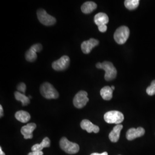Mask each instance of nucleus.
<instances>
[{"instance_id": "13", "label": "nucleus", "mask_w": 155, "mask_h": 155, "mask_svg": "<svg viewBox=\"0 0 155 155\" xmlns=\"http://www.w3.org/2000/svg\"><path fill=\"white\" fill-rule=\"evenodd\" d=\"M123 128L122 125H116L109 134V138L112 143H116L120 139V133Z\"/></svg>"}, {"instance_id": "16", "label": "nucleus", "mask_w": 155, "mask_h": 155, "mask_svg": "<svg viewBox=\"0 0 155 155\" xmlns=\"http://www.w3.org/2000/svg\"><path fill=\"white\" fill-rule=\"evenodd\" d=\"M15 118L18 121L22 123L28 122L31 119V116L29 113L25 111H18L15 114Z\"/></svg>"}, {"instance_id": "17", "label": "nucleus", "mask_w": 155, "mask_h": 155, "mask_svg": "<svg viewBox=\"0 0 155 155\" xmlns=\"http://www.w3.org/2000/svg\"><path fill=\"white\" fill-rule=\"evenodd\" d=\"M50 140L48 137H45L40 144H35L32 147V151H42L45 148L50 147Z\"/></svg>"}, {"instance_id": "4", "label": "nucleus", "mask_w": 155, "mask_h": 155, "mask_svg": "<svg viewBox=\"0 0 155 155\" xmlns=\"http://www.w3.org/2000/svg\"><path fill=\"white\" fill-rule=\"evenodd\" d=\"M104 120L108 124H115L118 125L124 120V114L118 111L113 110L106 113L104 115Z\"/></svg>"}, {"instance_id": "8", "label": "nucleus", "mask_w": 155, "mask_h": 155, "mask_svg": "<svg viewBox=\"0 0 155 155\" xmlns=\"http://www.w3.org/2000/svg\"><path fill=\"white\" fill-rule=\"evenodd\" d=\"M70 62V59L68 56H63L59 59L54 61L52 64V67L55 71H64L69 66Z\"/></svg>"}, {"instance_id": "14", "label": "nucleus", "mask_w": 155, "mask_h": 155, "mask_svg": "<svg viewBox=\"0 0 155 155\" xmlns=\"http://www.w3.org/2000/svg\"><path fill=\"white\" fill-rule=\"evenodd\" d=\"M109 17L104 13H98L94 17V22L97 26L106 25L109 22Z\"/></svg>"}, {"instance_id": "9", "label": "nucleus", "mask_w": 155, "mask_h": 155, "mask_svg": "<svg viewBox=\"0 0 155 155\" xmlns=\"http://www.w3.org/2000/svg\"><path fill=\"white\" fill-rule=\"evenodd\" d=\"M145 129L143 127H139L137 128H130L127 132L126 137L128 140L131 141L134 139L140 137L145 134Z\"/></svg>"}, {"instance_id": "15", "label": "nucleus", "mask_w": 155, "mask_h": 155, "mask_svg": "<svg viewBox=\"0 0 155 155\" xmlns=\"http://www.w3.org/2000/svg\"><path fill=\"white\" fill-rule=\"evenodd\" d=\"M97 5L93 1H87L81 6V10L83 13L89 14L96 9Z\"/></svg>"}, {"instance_id": "27", "label": "nucleus", "mask_w": 155, "mask_h": 155, "mask_svg": "<svg viewBox=\"0 0 155 155\" xmlns=\"http://www.w3.org/2000/svg\"><path fill=\"white\" fill-rule=\"evenodd\" d=\"M90 155H108L107 152H104L102 153H91Z\"/></svg>"}, {"instance_id": "25", "label": "nucleus", "mask_w": 155, "mask_h": 155, "mask_svg": "<svg viewBox=\"0 0 155 155\" xmlns=\"http://www.w3.org/2000/svg\"><path fill=\"white\" fill-rule=\"evenodd\" d=\"M98 28L101 32H105L107 29L106 25H102L98 26Z\"/></svg>"}, {"instance_id": "2", "label": "nucleus", "mask_w": 155, "mask_h": 155, "mask_svg": "<svg viewBox=\"0 0 155 155\" xmlns=\"http://www.w3.org/2000/svg\"><path fill=\"white\" fill-rule=\"evenodd\" d=\"M40 93L43 97L48 100L56 99L59 97V93L55 88L48 82L43 83L40 88Z\"/></svg>"}, {"instance_id": "23", "label": "nucleus", "mask_w": 155, "mask_h": 155, "mask_svg": "<svg viewBox=\"0 0 155 155\" xmlns=\"http://www.w3.org/2000/svg\"><path fill=\"white\" fill-rule=\"evenodd\" d=\"M17 89L18 91L21 93L22 94H24L26 91V84L25 83H20L17 86Z\"/></svg>"}, {"instance_id": "7", "label": "nucleus", "mask_w": 155, "mask_h": 155, "mask_svg": "<svg viewBox=\"0 0 155 155\" xmlns=\"http://www.w3.org/2000/svg\"><path fill=\"white\" fill-rule=\"evenodd\" d=\"M87 95V93L85 91L82 90L79 91L75 95L73 100V104L75 107L78 109H81L86 105L89 101Z\"/></svg>"}, {"instance_id": "10", "label": "nucleus", "mask_w": 155, "mask_h": 155, "mask_svg": "<svg viewBox=\"0 0 155 155\" xmlns=\"http://www.w3.org/2000/svg\"><path fill=\"white\" fill-rule=\"evenodd\" d=\"M99 43L100 42L98 40L91 38L89 40L83 41L81 45V49L84 54H88L93 48L99 45Z\"/></svg>"}, {"instance_id": "18", "label": "nucleus", "mask_w": 155, "mask_h": 155, "mask_svg": "<svg viewBox=\"0 0 155 155\" xmlns=\"http://www.w3.org/2000/svg\"><path fill=\"white\" fill-rule=\"evenodd\" d=\"M113 90L109 86H105L101 90L100 94L102 98L106 101H109L113 97Z\"/></svg>"}, {"instance_id": "29", "label": "nucleus", "mask_w": 155, "mask_h": 155, "mask_svg": "<svg viewBox=\"0 0 155 155\" xmlns=\"http://www.w3.org/2000/svg\"><path fill=\"white\" fill-rule=\"evenodd\" d=\"M0 155H5V153L2 151V148H1V147L0 148Z\"/></svg>"}, {"instance_id": "28", "label": "nucleus", "mask_w": 155, "mask_h": 155, "mask_svg": "<svg viewBox=\"0 0 155 155\" xmlns=\"http://www.w3.org/2000/svg\"><path fill=\"white\" fill-rule=\"evenodd\" d=\"M3 113H4L3 107H2V105H0V116H1V117H2L3 116V115H4Z\"/></svg>"}, {"instance_id": "12", "label": "nucleus", "mask_w": 155, "mask_h": 155, "mask_svg": "<svg viewBox=\"0 0 155 155\" xmlns=\"http://www.w3.org/2000/svg\"><path fill=\"white\" fill-rule=\"evenodd\" d=\"M81 127L83 130H86L89 133L91 132L97 133L100 132V127L93 124L88 120H82L81 122Z\"/></svg>"}, {"instance_id": "1", "label": "nucleus", "mask_w": 155, "mask_h": 155, "mask_svg": "<svg viewBox=\"0 0 155 155\" xmlns=\"http://www.w3.org/2000/svg\"><path fill=\"white\" fill-rule=\"evenodd\" d=\"M96 67L99 69H103L105 71V79L106 81H110L116 78L117 71L110 61H105L102 63L98 62L96 64Z\"/></svg>"}, {"instance_id": "24", "label": "nucleus", "mask_w": 155, "mask_h": 155, "mask_svg": "<svg viewBox=\"0 0 155 155\" xmlns=\"http://www.w3.org/2000/svg\"><path fill=\"white\" fill-rule=\"evenodd\" d=\"M31 48L32 49H33L36 52H39L43 49V46L40 43H37V44L32 45V47Z\"/></svg>"}, {"instance_id": "26", "label": "nucleus", "mask_w": 155, "mask_h": 155, "mask_svg": "<svg viewBox=\"0 0 155 155\" xmlns=\"http://www.w3.org/2000/svg\"><path fill=\"white\" fill-rule=\"evenodd\" d=\"M43 154L42 151H32L29 153L28 155H43Z\"/></svg>"}, {"instance_id": "11", "label": "nucleus", "mask_w": 155, "mask_h": 155, "mask_svg": "<svg viewBox=\"0 0 155 155\" xmlns=\"http://www.w3.org/2000/svg\"><path fill=\"white\" fill-rule=\"evenodd\" d=\"M36 127L35 123H29L24 126L21 129V133L24 136L25 139H31L33 138V132Z\"/></svg>"}, {"instance_id": "30", "label": "nucleus", "mask_w": 155, "mask_h": 155, "mask_svg": "<svg viewBox=\"0 0 155 155\" xmlns=\"http://www.w3.org/2000/svg\"><path fill=\"white\" fill-rule=\"evenodd\" d=\"M111 89H112V90H114V89H115V87H114V86H111Z\"/></svg>"}, {"instance_id": "21", "label": "nucleus", "mask_w": 155, "mask_h": 155, "mask_svg": "<svg viewBox=\"0 0 155 155\" xmlns=\"http://www.w3.org/2000/svg\"><path fill=\"white\" fill-rule=\"evenodd\" d=\"M25 57L27 61H29V62H33L36 60L38 56L36 54V52L33 49L30 48L25 52Z\"/></svg>"}, {"instance_id": "31", "label": "nucleus", "mask_w": 155, "mask_h": 155, "mask_svg": "<svg viewBox=\"0 0 155 155\" xmlns=\"http://www.w3.org/2000/svg\"><path fill=\"white\" fill-rule=\"evenodd\" d=\"M28 97H29V98H32V97H31V96H30V95H29Z\"/></svg>"}, {"instance_id": "19", "label": "nucleus", "mask_w": 155, "mask_h": 155, "mask_svg": "<svg viewBox=\"0 0 155 155\" xmlns=\"http://www.w3.org/2000/svg\"><path fill=\"white\" fill-rule=\"evenodd\" d=\"M15 97L17 101H20L22 103V105L27 106L30 103V100L28 97H27L24 94H22L19 91H16L15 93Z\"/></svg>"}, {"instance_id": "5", "label": "nucleus", "mask_w": 155, "mask_h": 155, "mask_svg": "<svg viewBox=\"0 0 155 155\" xmlns=\"http://www.w3.org/2000/svg\"><path fill=\"white\" fill-rule=\"evenodd\" d=\"M60 146L61 150L68 154H75L79 150L78 144L70 141L66 137L61 138L60 141Z\"/></svg>"}, {"instance_id": "3", "label": "nucleus", "mask_w": 155, "mask_h": 155, "mask_svg": "<svg viewBox=\"0 0 155 155\" xmlns=\"http://www.w3.org/2000/svg\"><path fill=\"white\" fill-rule=\"evenodd\" d=\"M130 35L129 29L127 26H121L117 29L114 35V39L118 45H123L126 43Z\"/></svg>"}, {"instance_id": "22", "label": "nucleus", "mask_w": 155, "mask_h": 155, "mask_svg": "<svg viewBox=\"0 0 155 155\" xmlns=\"http://www.w3.org/2000/svg\"><path fill=\"white\" fill-rule=\"evenodd\" d=\"M147 93L149 95H153L155 94V80L153 81L150 86L146 90Z\"/></svg>"}, {"instance_id": "20", "label": "nucleus", "mask_w": 155, "mask_h": 155, "mask_svg": "<svg viewBox=\"0 0 155 155\" xmlns=\"http://www.w3.org/2000/svg\"><path fill=\"white\" fill-rule=\"evenodd\" d=\"M139 0H126L124 2L125 6L130 11L136 9L139 6Z\"/></svg>"}, {"instance_id": "6", "label": "nucleus", "mask_w": 155, "mask_h": 155, "mask_svg": "<svg viewBox=\"0 0 155 155\" xmlns=\"http://www.w3.org/2000/svg\"><path fill=\"white\" fill-rule=\"evenodd\" d=\"M37 16L39 21L45 26L53 25L56 22L54 17L48 15L45 9H40L37 12Z\"/></svg>"}]
</instances>
